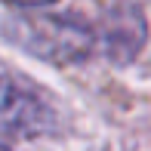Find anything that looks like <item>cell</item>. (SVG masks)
<instances>
[{
  "mask_svg": "<svg viewBox=\"0 0 151 151\" xmlns=\"http://www.w3.org/2000/svg\"><path fill=\"white\" fill-rule=\"evenodd\" d=\"M3 34L9 43L50 65H77L86 62L96 50V28L74 16L56 12H22L6 19Z\"/></svg>",
  "mask_w": 151,
  "mask_h": 151,
  "instance_id": "cell-1",
  "label": "cell"
},
{
  "mask_svg": "<svg viewBox=\"0 0 151 151\" xmlns=\"http://www.w3.org/2000/svg\"><path fill=\"white\" fill-rule=\"evenodd\" d=\"M56 127V114L31 86L0 74V139H34Z\"/></svg>",
  "mask_w": 151,
  "mask_h": 151,
  "instance_id": "cell-2",
  "label": "cell"
},
{
  "mask_svg": "<svg viewBox=\"0 0 151 151\" xmlns=\"http://www.w3.org/2000/svg\"><path fill=\"white\" fill-rule=\"evenodd\" d=\"M145 43H148V22H145V12L133 3H120L108 9L99 31H96V46L114 65H129Z\"/></svg>",
  "mask_w": 151,
  "mask_h": 151,
  "instance_id": "cell-3",
  "label": "cell"
},
{
  "mask_svg": "<svg viewBox=\"0 0 151 151\" xmlns=\"http://www.w3.org/2000/svg\"><path fill=\"white\" fill-rule=\"evenodd\" d=\"M19 6H46V3H56V0H12Z\"/></svg>",
  "mask_w": 151,
  "mask_h": 151,
  "instance_id": "cell-4",
  "label": "cell"
},
{
  "mask_svg": "<svg viewBox=\"0 0 151 151\" xmlns=\"http://www.w3.org/2000/svg\"><path fill=\"white\" fill-rule=\"evenodd\" d=\"M0 151H9V148H6V145H0Z\"/></svg>",
  "mask_w": 151,
  "mask_h": 151,
  "instance_id": "cell-5",
  "label": "cell"
}]
</instances>
